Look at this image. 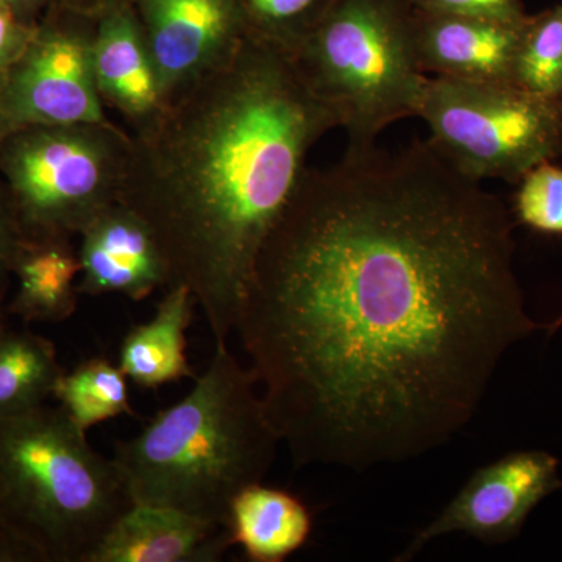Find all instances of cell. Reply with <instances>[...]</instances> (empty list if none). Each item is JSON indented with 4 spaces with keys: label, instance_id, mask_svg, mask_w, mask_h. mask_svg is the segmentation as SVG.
<instances>
[{
    "label": "cell",
    "instance_id": "6da1fadb",
    "mask_svg": "<svg viewBox=\"0 0 562 562\" xmlns=\"http://www.w3.org/2000/svg\"><path fill=\"white\" fill-rule=\"evenodd\" d=\"M538 330L508 210L416 139L308 168L235 331L295 465L364 471L449 442Z\"/></svg>",
    "mask_w": 562,
    "mask_h": 562
},
{
    "label": "cell",
    "instance_id": "7a4b0ae2",
    "mask_svg": "<svg viewBox=\"0 0 562 562\" xmlns=\"http://www.w3.org/2000/svg\"><path fill=\"white\" fill-rule=\"evenodd\" d=\"M338 122L286 52L247 36L235 60L132 135L121 202L150 225L171 284L227 346L262 244Z\"/></svg>",
    "mask_w": 562,
    "mask_h": 562
},
{
    "label": "cell",
    "instance_id": "3957f363",
    "mask_svg": "<svg viewBox=\"0 0 562 562\" xmlns=\"http://www.w3.org/2000/svg\"><path fill=\"white\" fill-rule=\"evenodd\" d=\"M258 376L227 346L176 405L151 417L113 460L133 503L165 506L227 530L233 498L261 483L281 442Z\"/></svg>",
    "mask_w": 562,
    "mask_h": 562
},
{
    "label": "cell",
    "instance_id": "277c9868",
    "mask_svg": "<svg viewBox=\"0 0 562 562\" xmlns=\"http://www.w3.org/2000/svg\"><path fill=\"white\" fill-rule=\"evenodd\" d=\"M133 505L60 406L0 417V530L31 562H87Z\"/></svg>",
    "mask_w": 562,
    "mask_h": 562
},
{
    "label": "cell",
    "instance_id": "5b68a950",
    "mask_svg": "<svg viewBox=\"0 0 562 562\" xmlns=\"http://www.w3.org/2000/svg\"><path fill=\"white\" fill-rule=\"evenodd\" d=\"M291 57L346 132V151L373 149L391 124L419 113L428 77L412 0H336Z\"/></svg>",
    "mask_w": 562,
    "mask_h": 562
},
{
    "label": "cell",
    "instance_id": "8992f818",
    "mask_svg": "<svg viewBox=\"0 0 562 562\" xmlns=\"http://www.w3.org/2000/svg\"><path fill=\"white\" fill-rule=\"evenodd\" d=\"M132 135L116 124L38 125L0 143L22 239H74L121 202Z\"/></svg>",
    "mask_w": 562,
    "mask_h": 562
},
{
    "label": "cell",
    "instance_id": "52a82bcc",
    "mask_svg": "<svg viewBox=\"0 0 562 562\" xmlns=\"http://www.w3.org/2000/svg\"><path fill=\"white\" fill-rule=\"evenodd\" d=\"M417 117L436 150L473 180L520 181L562 154V101L514 83L432 77Z\"/></svg>",
    "mask_w": 562,
    "mask_h": 562
},
{
    "label": "cell",
    "instance_id": "ba28073f",
    "mask_svg": "<svg viewBox=\"0 0 562 562\" xmlns=\"http://www.w3.org/2000/svg\"><path fill=\"white\" fill-rule=\"evenodd\" d=\"M95 18L54 2L0 81V143L38 125L114 124L92 70Z\"/></svg>",
    "mask_w": 562,
    "mask_h": 562
},
{
    "label": "cell",
    "instance_id": "9c48e42d",
    "mask_svg": "<svg viewBox=\"0 0 562 562\" xmlns=\"http://www.w3.org/2000/svg\"><path fill=\"white\" fill-rule=\"evenodd\" d=\"M562 490L560 460L543 450H520L480 468L432 522L416 532L395 561H412L441 536L464 532L486 546L516 539L532 509Z\"/></svg>",
    "mask_w": 562,
    "mask_h": 562
},
{
    "label": "cell",
    "instance_id": "30bf717a",
    "mask_svg": "<svg viewBox=\"0 0 562 562\" xmlns=\"http://www.w3.org/2000/svg\"><path fill=\"white\" fill-rule=\"evenodd\" d=\"M169 103L227 68L247 40L239 0H135Z\"/></svg>",
    "mask_w": 562,
    "mask_h": 562
},
{
    "label": "cell",
    "instance_id": "8fae6325",
    "mask_svg": "<svg viewBox=\"0 0 562 562\" xmlns=\"http://www.w3.org/2000/svg\"><path fill=\"white\" fill-rule=\"evenodd\" d=\"M80 294L124 295L139 302L171 284L168 262L150 225L125 203L103 210L81 231Z\"/></svg>",
    "mask_w": 562,
    "mask_h": 562
},
{
    "label": "cell",
    "instance_id": "7c38bea8",
    "mask_svg": "<svg viewBox=\"0 0 562 562\" xmlns=\"http://www.w3.org/2000/svg\"><path fill=\"white\" fill-rule=\"evenodd\" d=\"M92 70L103 105L124 117L133 136L154 131L171 109L160 69L133 5L98 18Z\"/></svg>",
    "mask_w": 562,
    "mask_h": 562
},
{
    "label": "cell",
    "instance_id": "4fadbf2b",
    "mask_svg": "<svg viewBox=\"0 0 562 562\" xmlns=\"http://www.w3.org/2000/svg\"><path fill=\"white\" fill-rule=\"evenodd\" d=\"M528 18L505 22L414 9L420 69L447 79L514 83Z\"/></svg>",
    "mask_w": 562,
    "mask_h": 562
},
{
    "label": "cell",
    "instance_id": "5bb4252c",
    "mask_svg": "<svg viewBox=\"0 0 562 562\" xmlns=\"http://www.w3.org/2000/svg\"><path fill=\"white\" fill-rule=\"evenodd\" d=\"M232 547L221 525L165 506L133 503L87 562H216Z\"/></svg>",
    "mask_w": 562,
    "mask_h": 562
},
{
    "label": "cell",
    "instance_id": "9a60e30c",
    "mask_svg": "<svg viewBox=\"0 0 562 562\" xmlns=\"http://www.w3.org/2000/svg\"><path fill=\"white\" fill-rule=\"evenodd\" d=\"M195 299L184 284L166 290L155 316L135 325L125 335L120 349L121 371L144 390H157L183 379H194L188 361L187 330L190 328Z\"/></svg>",
    "mask_w": 562,
    "mask_h": 562
},
{
    "label": "cell",
    "instance_id": "2e32d148",
    "mask_svg": "<svg viewBox=\"0 0 562 562\" xmlns=\"http://www.w3.org/2000/svg\"><path fill=\"white\" fill-rule=\"evenodd\" d=\"M313 514L302 498L279 487L250 484L233 498L227 531L251 562H283L313 535Z\"/></svg>",
    "mask_w": 562,
    "mask_h": 562
},
{
    "label": "cell",
    "instance_id": "e0dca14e",
    "mask_svg": "<svg viewBox=\"0 0 562 562\" xmlns=\"http://www.w3.org/2000/svg\"><path fill=\"white\" fill-rule=\"evenodd\" d=\"M18 290L7 305L25 322L69 319L79 303L80 260L74 239H22L14 258Z\"/></svg>",
    "mask_w": 562,
    "mask_h": 562
},
{
    "label": "cell",
    "instance_id": "ac0fdd59",
    "mask_svg": "<svg viewBox=\"0 0 562 562\" xmlns=\"http://www.w3.org/2000/svg\"><path fill=\"white\" fill-rule=\"evenodd\" d=\"M63 373L49 339L9 327L0 331V417L46 405Z\"/></svg>",
    "mask_w": 562,
    "mask_h": 562
},
{
    "label": "cell",
    "instance_id": "d6986e66",
    "mask_svg": "<svg viewBox=\"0 0 562 562\" xmlns=\"http://www.w3.org/2000/svg\"><path fill=\"white\" fill-rule=\"evenodd\" d=\"M128 379L106 358L95 357L80 362L72 372L63 373L54 397L79 430L87 432L101 422L133 416L128 398Z\"/></svg>",
    "mask_w": 562,
    "mask_h": 562
},
{
    "label": "cell",
    "instance_id": "ffe728a7",
    "mask_svg": "<svg viewBox=\"0 0 562 562\" xmlns=\"http://www.w3.org/2000/svg\"><path fill=\"white\" fill-rule=\"evenodd\" d=\"M514 83L541 98L562 101V3L528 18Z\"/></svg>",
    "mask_w": 562,
    "mask_h": 562
},
{
    "label": "cell",
    "instance_id": "44dd1931",
    "mask_svg": "<svg viewBox=\"0 0 562 562\" xmlns=\"http://www.w3.org/2000/svg\"><path fill=\"white\" fill-rule=\"evenodd\" d=\"M247 35L294 55L336 0H239Z\"/></svg>",
    "mask_w": 562,
    "mask_h": 562
},
{
    "label": "cell",
    "instance_id": "7402d4cb",
    "mask_svg": "<svg viewBox=\"0 0 562 562\" xmlns=\"http://www.w3.org/2000/svg\"><path fill=\"white\" fill-rule=\"evenodd\" d=\"M514 213L531 231L562 235V169L549 161L525 173L514 199Z\"/></svg>",
    "mask_w": 562,
    "mask_h": 562
},
{
    "label": "cell",
    "instance_id": "603a6c76",
    "mask_svg": "<svg viewBox=\"0 0 562 562\" xmlns=\"http://www.w3.org/2000/svg\"><path fill=\"white\" fill-rule=\"evenodd\" d=\"M414 9L454 16L522 22L527 20L520 0H412Z\"/></svg>",
    "mask_w": 562,
    "mask_h": 562
},
{
    "label": "cell",
    "instance_id": "cb8c5ba5",
    "mask_svg": "<svg viewBox=\"0 0 562 562\" xmlns=\"http://www.w3.org/2000/svg\"><path fill=\"white\" fill-rule=\"evenodd\" d=\"M22 243L20 225L5 183L0 179V297H5L13 279V265Z\"/></svg>",
    "mask_w": 562,
    "mask_h": 562
},
{
    "label": "cell",
    "instance_id": "d4e9b609",
    "mask_svg": "<svg viewBox=\"0 0 562 562\" xmlns=\"http://www.w3.org/2000/svg\"><path fill=\"white\" fill-rule=\"evenodd\" d=\"M35 27L0 5V81L27 47Z\"/></svg>",
    "mask_w": 562,
    "mask_h": 562
},
{
    "label": "cell",
    "instance_id": "484cf974",
    "mask_svg": "<svg viewBox=\"0 0 562 562\" xmlns=\"http://www.w3.org/2000/svg\"><path fill=\"white\" fill-rule=\"evenodd\" d=\"M54 2L57 0H0V5L27 24L36 25Z\"/></svg>",
    "mask_w": 562,
    "mask_h": 562
},
{
    "label": "cell",
    "instance_id": "4316f807",
    "mask_svg": "<svg viewBox=\"0 0 562 562\" xmlns=\"http://www.w3.org/2000/svg\"><path fill=\"white\" fill-rule=\"evenodd\" d=\"M63 5L68 7L70 10L79 11L81 14L87 16L101 18L102 14L109 13L121 7L133 5L135 0H57Z\"/></svg>",
    "mask_w": 562,
    "mask_h": 562
},
{
    "label": "cell",
    "instance_id": "83f0119b",
    "mask_svg": "<svg viewBox=\"0 0 562 562\" xmlns=\"http://www.w3.org/2000/svg\"><path fill=\"white\" fill-rule=\"evenodd\" d=\"M0 562H31L27 554L22 552L20 547L14 546L13 542L3 535L0 530Z\"/></svg>",
    "mask_w": 562,
    "mask_h": 562
},
{
    "label": "cell",
    "instance_id": "f1b7e54d",
    "mask_svg": "<svg viewBox=\"0 0 562 562\" xmlns=\"http://www.w3.org/2000/svg\"><path fill=\"white\" fill-rule=\"evenodd\" d=\"M3 299L0 297V331L5 330L9 325H7V316H9V310H7V306L3 305Z\"/></svg>",
    "mask_w": 562,
    "mask_h": 562
},
{
    "label": "cell",
    "instance_id": "f546056e",
    "mask_svg": "<svg viewBox=\"0 0 562 562\" xmlns=\"http://www.w3.org/2000/svg\"><path fill=\"white\" fill-rule=\"evenodd\" d=\"M560 328H562V313L557 317V319H553L550 324L546 325V331L549 333V336H552L554 333L560 330Z\"/></svg>",
    "mask_w": 562,
    "mask_h": 562
}]
</instances>
